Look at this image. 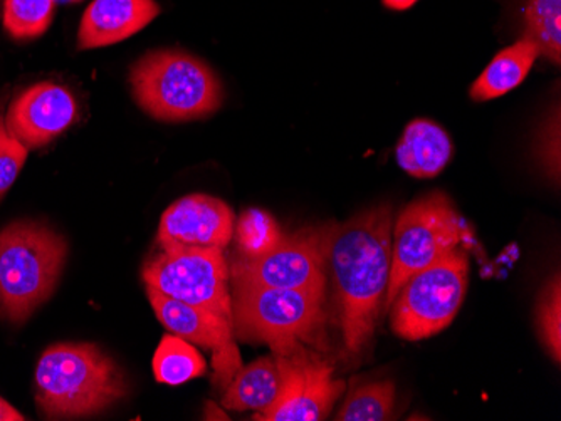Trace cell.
<instances>
[{
  "mask_svg": "<svg viewBox=\"0 0 561 421\" xmlns=\"http://www.w3.org/2000/svg\"><path fill=\"white\" fill-rule=\"evenodd\" d=\"M27 155L30 150L9 133L4 119H0V200L18 180Z\"/></svg>",
  "mask_w": 561,
  "mask_h": 421,
  "instance_id": "24",
  "label": "cell"
},
{
  "mask_svg": "<svg viewBox=\"0 0 561 421\" xmlns=\"http://www.w3.org/2000/svg\"><path fill=\"white\" fill-rule=\"evenodd\" d=\"M465 234L461 217L440 191L425 195L407 207L393 229L386 309H390L407 279L459 249Z\"/></svg>",
  "mask_w": 561,
  "mask_h": 421,
  "instance_id": "7",
  "label": "cell"
},
{
  "mask_svg": "<svg viewBox=\"0 0 561 421\" xmlns=\"http://www.w3.org/2000/svg\"><path fill=\"white\" fill-rule=\"evenodd\" d=\"M206 360L187 339L165 336L153 356V373L157 382L176 386L191 382L206 373Z\"/></svg>",
  "mask_w": 561,
  "mask_h": 421,
  "instance_id": "18",
  "label": "cell"
},
{
  "mask_svg": "<svg viewBox=\"0 0 561 421\" xmlns=\"http://www.w3.org/2000/svg\"><path fill=\"white\" fill-rule=\"evenodd\" d=\"M141 276L148 289L210 311L232 325L231 274L222 249H162Z\"/></svg>",
  "mask_w": 561,
  "mask_h": 421,
  "instance_id": "8",
  "label": "cell"
},
{
  "mask_svg": "<svg viewBox=\"0 0 561 421\" xmlns=\"http://www.w3.org/2000/svg\"><path fill=\"white\" fill-rule=\"evenodd\" d=\"M128 393L118 364L91 342H59L36 367V404L47 420L91 417Z\"/></svg>",
  "mask_w": 561,
  "mask_h": 421,
  "instance_id": "2",
  "label": "cell"
},
{
  "mask_svg": "<svg viewBox=\"0 0 561 421\" xmlns=\"http://www.w3.org/2000/svg\"><path fill=\"white\" fill-rule=\"evenodd\" d=\"M277 356L285 367L283 389L270 408L254 414V420H324L345 389V383L333 378V367L308 353L305 346Z\"/></svg>",
  "mask_w": 561,
  "mask_h": 421,
  "instance_id": "10",
  "label": "cell"
},
{
  "mask_svg": "<svg viewBox=\"0 0 561 421\" xmlns=\"http://www.w3.org/2000/svg\"><path fill=\"white\" fill-rule=\"evenodd\" d=\"M540 331L551 356L560 363L561 356V285L560 276L550 281L540 301Z\"/></svg>",
  "mask_w": 561,
  "mask_h": 421,
  "instance_id": "23",
  "label": "cell"
},
{
  "mask_svg": "<svg viewBox=\"0 0 561 421\" xmlns=\"http://www.w3.org/2000/svg\"><path fill=\"white\" fill-rule=\"evenodd\" d=\"M58 0H4L2 24L14 39H36L49 30Z\"/></svg>",
  "mask_w": 561,
  "mask_h": 421,
  "instance_id": "20",
  "label": "cell"
},
{
  "mask_svg": "<svg viewBox=\"0 0 561 421\" xmlns=\"http://www.w3.org/2000/svg\"><path fill=\"white\" fill-rule=\"evenodd\" d=\"M381 2H383L387 9H392V11H407V9L415 5V2H419V0H381Z\"/></svg>",
  "mask_w": 561,
  "mask_h": 421,
  "instance_id": "26",
  "label": "cell"
},
{
  "mask_svg": "<svg viewBox=\"0 0 561 421\" xmlns=\"http://www.w3.org/2000/svg\"><path fill=\"white\" fill-rule=\"evenodd\" d=\"M283 232L277 227L273 217L263 210L251 209L239 219L236 237L242 257H257L276 247L283 238Z\"/></svg>",
  "mask_w": 561,
  "mask_h": 421,
  "instance_id": "22",
  "label": "cell"
},
{
  "mask_svg": "<svg viewBox=\"0 0 561 421\" xmlns=\"http://www.w3.org/2000/svg\"><path fill=\"white\" fill-rule=\"evenodd\" d=\"M396 401V386L392 382L370 383L355 389L348 396L339 421H383L389 420Z\"/></svg>",
  "mask_w": 561,
  "mask_h": 421,
  "instance_id": "21",
  "label": "cell"
},
{
  "mask_svg": "<svg viewBox=\"0 0 561 421\" xmlns=\"http://www.w3.org/2000/svg\"><path fill=\"white\" fill-rule=\"evenodd\" d=\"M24 414L19 413L11 404L0 398V421H24Z\"/></svg>",
  "mask_w": 561,
  "mask_h": 421,
  "instance_id": "25",
  "label": "cell"
},
{
  "mask_svg": "<svg viewBox=\"0 0 561 421\" xmlns=\"http://www.w3.org/2000/svg\"><path fill=\"white\" fill-rule=\"evenodd\" d=\"M285 383V367L277 354L261 358L238 371L226 389L222 405L229 410H266L277 400Z\"/></svg>",
  "mask_w": 561,
  "mask_h": 421,
  "instance_id": "16",
  "label": "cell"
},
{
  "mask_svg": "<svg viewBox=\"0 0 561 421\" xmlns=\"http://www.w3.org/2000/svg\"><path fill=\"white\" fill-rule=\"evenodd\" d=\"M80 118L75 94L53 81H41L12 100L5 128L27 150L46 147Z\"/></svg>",
  "mask_w": 561,
  "mask_h": 421,
  "instance_id": "11",
  "label": "cell"
},
{
  "mask_svg": "<svg viewBox=\"0 0 561 421\" xmlns=\"http://www.w3.org/2000/svg\"><path fill=\"white\" fill-rule=\"evenodd\" d=\"M147 294L151 307L156 311L157 319L162 323L163 328L187 339L188 342L216 350L220 356L217 360L219 370L224 367L229 379L234 376L239 361L234 342H232V325L229 320L202 307L167 297L153 289L147 288Z\"/></svg>",
  "mask_w": 561,
  "mask_h": 421,
  "instance_id": "13",
  "label": "cell"
},
{
  "mask_svg": "<svg viewBox=\"0 0 561 421\" xmlns=\"http://www.w3.org/2000/svg\"><path fill=\"white\" fill-rule=\"evenodd\" d=\"M468 281V256L459 249L412 274L390 304L393 332L421 341L444 331L461 309Z\"/></svg>",
  "mask_w": 561,
  "mask_h": 421,
  "instance_id": "6",
  "label": "cell"
},
{
  "mask_svg": "<svg viewBox=\"0 0 561 421\" xmlns=\"http://www.w3.org/2000/svg\"><path fill=\"white\" fill-rule=\"evenodd\" d=\"M540 51L537 44L522 39L494 56L493 61L481 72L471 87L474 102H490L518 87L528 77Z\"/></svg>",
  "mask_w": 561,
  "mask_h": 421,
  "instance_id": "17",
  "label": "cell"
},
{
  "mask_svg": "<svg viewBox=\"0 0 561 421\" xmlns=\"http://www.w3.org/2000/svg\"><path fill=\"white\" fill-rule=\"evenodd\" d=\"M135 102L151 118L179 122L206 118L222 105L224 91L216 72L187 52L151 51L130 71Z\"/></svg>",
  "mask_w": 561,
  "mask_h": 421,
  "instance_id": "4",
  "label": "cell"
},
{
  "mask_svg": "<svg viewBox=\"0 0 561 421\" xmlns=\"http://www.w3.org/2000/svg\"><path fill=\"white\" fill-rule=\"evenodd\" d=\"M561 0H528L525 8L526 39L537 44L545 58L560 65Z\"/></svg>",
  "mask_w": 561,
  "mask_h": 421,
  "instance_id": "19",
  "label": "cell"
},
{
  "mask_svg": "<svg viewBox=\"0 0 561 421\" xmlns=\"http://www.w3.org/2000/svg\"><path fill=\"white\" fill-rule=\"evenodd\" d=\"M392 269V209L375 207L331 225L327 272L346 351L360 353L374 336Z\"/></svg>",
  "mask_w": 561,
  "mask_h": 421,
  "instance_id": "1",
  "label": "cell"
},
{
  "mask_svg": "<svg viewBox=\"0 0 561 421\" xmlns=\"http://www.w3.org/2000/svg\"><path fill=\"white\" fill-rule=\"evenodd\" d=\"M156 0H93L81 17L78 49L90 51L130 39L159 17Z\"/></svg>",
  "mask_w": 561,
  "mask_h": 421,
  "instance_id": "14",
  "label": "cell"
},
{
  "mask_svg": "<svg viewBox=\"0 0 561 421\" xmlns=\"http://www.w3.org/2000/svg\"><path fill=\"white\" fill-rule=\"evenodd\" d=\"M68 257V242L33 220L0 231V317L21 325L55 292Z\"/></svg>",
  "mask_w": 561,
  "mask_h": 421,
  "instance_id": "3",
  "label": "cell"
},
{
  "mask_svg": "<svg viewBox=\"0 0 561 421\" xmlns=\"http://www.w3.org/2000/svg\"><path fill=\"white\" fill-rule=\"evenodd\" d=\"M231 297L232 335L266 342L274 354L291 353L324 325V295L314 292L232 282Z\"/></svg>",
  "mask_w": 561,
  "mask_h": 421,
  "instance_id": "5",
  "label": "cell"
},
{
  "mask_svg": "<svg viewBox=\"0 0 561 421\" xmlns=\"http://www.w3.org/2000/svg\"><path fill=\"white\" fill-rule=\"evenodd\" d=\"M58 2H61V4H78L81 0H58Z\"/></svg>",
  "mask_w": 561,
  "mask_h": 421,
  "instance_id": "27",
  "label": "cell"
},
{
  "mask_svg": "<svg viewBox=\"0 0 561 421\" xmlns=\"http://www.w3.org/2000/svg\"><path fill=\"white\" fill-rule=\"evenodd\" d=\"M330 227L305 229L283 235L276 247L263 256L242 257L232 262L229 274L234 284L257 288L299 289L324 295Z\"/></svg>",
  "mask_w": 561,
  "mask_h": 421,
  "instance_id": "9",
  "label": "cell"
},
{
  "mask_svg": "<svg viewBox=\"0 0 561 421\" xmlns=\"http://www.w3.org/2000/svg\"><path fill=\"white\" fill-rule=\"evenodd\" d=\"M449 135L431 119H414L397 144V162L415 178H434L453 159Z\"/></svg>",
  "mask_w": 561,
  "mask_h": 421,
  "instance_id": "15",
  "label": "cell"
},
{
  "mask_svg": "<svg viewBox=\"0 0 561 421\" xmlns=\"http://www.w3.org/2000/svg\"><path fill=\"white\" fill-rule=\"evenodd\" d=\"M234 235V212L219 198L194 194L173 202L159 225L162 249H226Z\"/></svg>",
  "mask_w": 561,
  "mask_h": 421,
  "instance_id": "12",
  "label": "cell"
}]
</instances>
